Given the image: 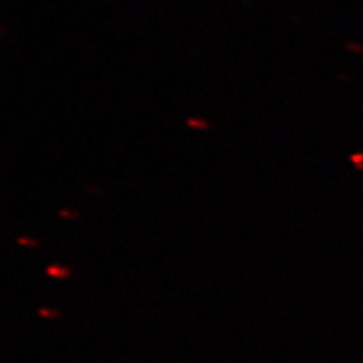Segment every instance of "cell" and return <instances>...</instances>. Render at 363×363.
<instances>
[{
    "label": "cell",
    "mask_w": 363,
    "mask_h": 363,
    "mask_svg": "<svg viewBox=\"0 0 363 363\" xmlns=\"http://www.w3.org/2000/svg\"><path fill=\"white\" fill-rule=\"evenodd\" d=\"M58 215H60L61 218H64V220H77L79 218V213L72 211V209H61L58 212Z\"/></svg>",
    "instance_id": "obj_5"
},
{
    "label": "cell",
    "mask_w": 363,
    "mask_h": 363,
    "mask_svg": "<svg viewBox=\"0 0 363 363\" xmlns=\"http://www.w3.org/2000/svg\"><path fill=\"white\" fill-rule=\"evenodd\" d=\"M45 274H48L52 279H56V280H67L68 277L73 274V269L70 267H67V265L52 264V265H48V268H45Z\"/></svg>",
    "instance_id": "obj_1"
},
{
    "label": "cell",
    "mask_w": 363,
    "mask_h": 363,
    "mask_svg": "<svg viewBox=\"0 0 363 363\" xmlns=\"http://www.w3.org/2000/svg\"><path fill=\"white\" fill-rule=\"evenodd\" d=\"M186 126L189 129H194V130H206V129H209V121L203 117L194 116V117L186 118Z\"/></svg>",
    "instance_id": "obj_2"
},
{
    "label": "cell",
    "mask_w": 363,
    "mask_h": 363,
    "mask_svg": "<svg viewBox=\"0 0 363 363\" xmlns=\"http://www.w3.org/2000/svg\"><path fill=\"white\" fill-rule=\"evenodd\" d=\"M38 316L43 318V320L53 321V320H58V318H61V311L52 308V306H43V308L38 309Z\"/></svg>",
    "instance_id": "obj_3"
},
{
    "label": "cell",
    "mask_w": 363,
    "mask_h": 363,
    "mask_svg": "<svg viewBox=\"0 0 363 363\" xmlns=\"http://www.w3.org/2000/svg\"><path fill=\"white\" fill-rule=\"evenodd\" d=\"M17 244L20 247H25V248H37L40 245L37 238H32L29 235H21L17 238Z\"/></svg>",
    "instance_id": "obj_4"
}]
</instances>
